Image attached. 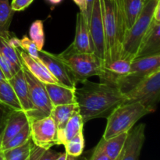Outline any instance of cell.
Masks as SVG:
<instances>
[{
    "label": "cell",
    "mask_w": 160,
    "mask_h": 160,
    "mask_svg": "<svg viewBox=\"0 0 160 160\" xmlns=\"http://www.w3.org/2000/svg\"><path fill=\"white\" fill-rule=\"evenodd\" d=\"M81 88H75V99L84 123L94 119L107 118L120 105L126 102L120 88L109 83L84 80Z\"/></svg>",
    "instance_id": "cell-1"
},
{
    "label": "cell",
    "mask_w": 160,
    "mask_h": 160,
    "mask_svg": "<svg viewBox=\"0 0 160 160\" xmlns=\"http://www.w3.org/2000/svg\"><path fill=\"white\" fill-rule=\"evenodd\" d=\"M126 31L121 6L112 0H104V32L106 44V64L120 59L121 45Z\"/></svg>",
    "instance_id": "cell-2"
},
{
    "label": "cell",
    "mask_w": 160,
    "mask_h": 160,
    "mask_svg": "<svg viewBox=\"0 0 160 160\" xmlns=\"http://www.w3.org/2000/svg\"><path fill=\"white\" fill-rule=\"evenodd\" d=\"M160 0H145L143 9L132 26L123 35L120 58L133 61L135 59L138 48L153 22L155 9Z\"/></svg>",
    "instance_id": "cell-3"
},
{
    "label": "cell",
    "mask_w": 160,
    "mask_h": 160,
    "mask_svg": "<svg viewBox=\"0 0 160 160\" xmlns=\"http://www.w3.org/2000/svg\"><path fill=\"white\" fill-rule=\"evenodd\" d=\"M151 113L137 102H124L117 106L107 117V124L102 135L105 140L127 133L140 119Z\"/></svg>",
    "instance_id": "cell-4"
},
{
    "label": "cell",
    "mask_w": 160,
    "mask_h": 160,
    "mask_svg": "<svg viewBox=\"0 0 160 160\" xmlns=\"http://www.w3.org/2000/svg\"><path fill=\"white\" fill-rule=\"evenodd\" d=\"M58 56L67 65L78 83L90 77H99L102 73V62L94 53L78 52L72 44Z\"/></svg>",
    "instance_id": "cell-5"
},
{
    "label": "cell",
    "mask_w": 160,
    "mask_h": 160,
    "mask_svg": "<svg viewBox=\"0 0 160 160\" xmlns=\"http://www.w3.org/2000/svg\"><path fill=\"white\" fill-rule=\"evenodd\" d=\"M28 88L29 99L32 106V110L25 112L28 123L48 117L51 114L52 105L49 99L45 84L33 76L24 67H22Z\"/></svg>",
    "instance_id": "cell-6"
},
{
    "label": "cell",
    "mask_w": 160,
    "mask_h": 160,
    "mask_svg": "<svg viewBox=\"0 0 160 160\" xmlns=\"http://www.w3.org/2000/svg\"><path fill=\"white\" fill-rule=\"evenodd\" d=\"M124 96L126 102H137L150 112H155L160 97V70L143 78Z\"/></svg>",
    "instance_id": "cell-7"
},
{
    "label": "cell",
    "mask_w": 160,
    "mask_h": 160,
    "mask_svg": "<svg viewBox=\"0 0 160 160\" xmlns=\"http://www.w3.org/2000/svg\"><path fill=\"white\" fill-rule=\"evenodd\" d=\"M158 70H160V54L137 58L131 62L130 74L120 80L117 86L125 94L143 78Z\"/></svg>",
    "instance_id": "cell-8"
},
{
    "label": "cell",
    "mask_w": 160,
    "mask_h": 160,
    "mask_svg": "<svg viewBox=\"0 0 160 160\" xmlns=\"http://www.w3.org/2000/svg\"><path fill=\"white\" fill-rule=\"evenodd\" d=\"M88 29L94 54L102 62L106 59L104 32V0H94L88 20Z\"/></svg>",
    "instance_id": "cell-9"
},
{
    "label": "cell",
    "mask_w": 160,
    "mask_h": 160,
    "mask_svg": "<svg viewBox=\"0 0 160 160\" xmlns=\"http://www.w3.org/2000/svg\"><path fill=\"white\" fill-rule=\"evenodd\" d=\"M31 139L34 145L48 149L58 143V132L51 116L29 123Z\"/></svg>",
    "instance_id": "cell-10"
},
{
    "label": "cell",
    "mask_w": 160,
    "mask_h": 160,
    "mask_svg": "<svg viewBox=\"0 0 160 160\" xmlns=\"http://www.w3.org/2000/svg\"><path fill=\"white\" fill-rule=\"evenodd\" d=\"M38 59L59 84L72 89L76 88L78 82L67 65L58 56V54H53L42 49L38 51Z\"/></svg>",
    "instance_id": "cell-11"
},
{
    "label": "cell",
    "mask_w": 160,
    "mask_h": 160,
    "mask_svg": "<svg viewBox=\"0 0 160 160\" xmlns=\"http://www.w3.org/2000/svg\"><path fill=\"white\" fill-rule=\"evenodd\" d=\"M145 123L134 126L128 131L124 145L117 160H139L145 140Z\"/></svg>",
    "instance_id": "cell-12"
},
{
    "label": "cell",
    "mask_w": 160,
    "mask_h": 160,
    "mask_svg": "<svg viewBox=\"0 0 160 160\" xmlns=\"http://www.w3.org/2000/svg\"><path fill=\"white\" fill-rule=\"evenodd\" d=\"M17 51L21 60L22 66L38 80L44 84H59L40 59H34L20 48H17Z\"/></svg>",
    "instance_id": "cell-13"
},
{
    "label": "cell",
    "mask_w": 160,
    "mask_h": 160,
    "mask_svg": "<svg viewBox=\"0 0 160 160\" xmlns=\"http://www.w3.org/2000/svg\"><path fill=\"white\" fill-rule=\"evenodd\" d=\"M72 45L78 52L94 53L87 17L80 11L77 14L75 38Z\"/></svg>",
    "instance_id": "cell-14"
},
{
    "label": "cell",
    "mask_w": 160,
    "mask_h": 160,
    "mask_svg": "<svg viewBox=\"0 0 160 160\" xmlns=\"http://www.w3.org/2000/svg\"><path fill=\"white\" fill-rule=\"evenodd\" d=\"M160 54V23L153 20L148 32L142 39L136 58Z\"/></svg>",
    "instance_id": "cell-15"
},
{
    "label": "cell",
    "mask_w": 160,
    "mask_h": 160,
    "mask_svg": "<svg viewBox=\"0 0 160 160\" xmlns=\"http://www.w3.org/2000/svg\"><path fill=\"white\" fill-rule=\"evenodd\" d=\"M8 81L12 86L23 111H24V112H31L33 108L29 99L28 84L22 68L18 70L10 79L8 80Z\"/></svg>",
    "instance_id": "cell-16"
},
{
    "label": "cell",
    "mask_w": 160,
    "mask_h": 160,
    "mask_svg": "<svg viewBox=\"0 0 160 160\" xmlns=\"http://www.w3.org/2000/svg\"><path fill=\"white\" fill-rule=\"evenodd\" d=\"M28 123V117L24 111H12L6 121L2 134L0 148L14 137Z\"/></svg>",
    "instance_id": "cell-17"
},
{
    "label": "cell",
    "mask_w": 160,
    "mask_h": 160,
    "mask_svg": "<svg viewBox=\"0 0 160 160\" xmlns=\"http://www.w3.org/2000/svg\"><path fill=\"white\" fill-rule=\"evenodd\" d=\"M45 87L52 106L76 102L75 89L60 84H45Z\"/></svg>",
    "instance_id": "cell-18"
},
{
    "label": "cell",
    "mask_w": 160,
    "mask_h": 160,
    "mask_svg": "<svg viewBox=\"0 0 160 160\" xmlns=\"http://www.w3.org/2000/svg\"><path fill=\"white\" fill-rule=\"evenodd\" d=\"M84 123L78 110L69 119L64 128L58 132V143L64 145L81 131H83Z\"/></svg>",
    "instance_id": "cell-19"
},
{
    "label": "cell",
    "mask_w": 160,
    "mask_h": 160,
    "mask_svg": "<svg viewBox=\"0 0 160 160\" xmlns=\"http://www.w3.org/2000/svg\"><path fill=\"white\" fill-rule=\"evenodd\" d=\"M127 136L128 132L118 134L107 140H105L102 138L98 145L108 157L112 160H117L124 145Z\"/></svg>",
    "instance_id": "cell-20"
},
{
    "label": "cell",
    "mask_w": 160,
    "mask_h": 160,
    "mask_svg": "<svg viewBox=\"0 0 160 160\" xmlns=\"http://www.w3.org/2000/svg\"><path fill=\"white\" fill-rule=\"evenodd\" d=\"M145 0H120L126 31L135 22L143 9Z\"/></svg>",
    "instance_id": "cell-21"
},
{
    "label": "cell",
    "mask_w": 160,
    "mask_h": 160,
    "mask_svg": "<svg viewBox=\"0 0 160 160\" xmlns=\"http://www.w3.org/2000/svg\"><path fill=\"white\" fill-rule=\"evenodd\" d=\"M78 109V107L76 102L53 106L50 116L56 123L57 132H59L64 128L69 119Z\"/></svg>",
    "instance_id": "cell-22"
},
{
    "label": "cell",
    "mask_w": 160,
    "mask_h": 160,
    "mask_svg": "<svg viewBox=\"0 0 160 160\" xmlns=\"http://www.w3.org/2000/svg\"><path fill=\"white\" fill-rule=\"evenodd\" d=\"M0 104L4 105L14 111L23 110L12 86L7 80L0 81Z\"/></svg>",
    "instance_id": "cell-23"
},
{
    "label": "cell",
    "mask_w": 160,
    "mask_h": 160,
    "mask_svg": "<svg viewBox=\"0 0 160 160\" xmlns=\"http://www.w3.org/2000/svg\"><path fill=\"white\" fill-rule=\"evenodd\" d=\"M15 11L12 10L9 0H0V36L9 38V29Z\"/></svg>",
    "instance_id": "cell-24"
},
{
    "label": "cell",
    "mask_w": 160,
    "mask_h": 160,
    "mask_svg": "<svg viewBox=\"0 0 160 160\" xmlns=\"http://www.w3.org/2000/svg\"><path fill=\"white\" fill-rule=\"evenodd\" d=\"M8 38L0 36V53L7 59L8 62L17 73L22 68V62L17 49L12 48L8 42Z\"/></svg>",
    "instance_id": "cell-25"
},
{
    "label": "cell",
    "mask_w": 160,
    "mask_h": 160,
    "mask_svg": "<svg viewBox=\"0 0 160 160\" xmlns=\"http://www.w3.org/2000/svg\"><path fill=\"white\" fill-rule=\"evenodd\" d=\"M33 145L34 144L31 139L29 142L21 146L2 151V155L3 160H27L31 153Z\"/></svg>",
    "instance_id": "cell-26"
},
{
    "label": "cell",
    "mask_w": 160,
    "mask_h": 160,
    "mask_svg": "<svg viewBox=\"0 0 160 160\" xmlns=\"http://www.w3.org/2000/svg\"><path fill=\"white\" fill-rule=\"evenodd\" d=\"M30 140H31V128H30L29 123H28L14 137H12L6 145L2 147L1 152L21 146Z\"/></svg>",
    "instance_id": "cell-27"
},
{
    "label": "cell",
    "mask_w": 160,
    "mask_h": 160,
    "mask_svg": "<svg viewBox=\"0 0 160 160\" xmlns=\"http://www.w3.org/2000/svg\"><path fill=\"white\" fill-rule=\"evenodd\" d=\"M65 152L69 156L73 157H79L84 152V138L83 131H81L78 134L64 145Z\"/></svg>",
    "instance_id": "cell-28"
},
{
    "label": "cell",
    "mask_w": 160,
    "mask_h": 160,
    "mask_svg": "<svg viewBox=\"0 0 160 160\" xmlns=\"http://www.w3.org/2000/svg\"><path fill=\"white\" fill-rule=\"evenodd\" d=\"M31 40L35 44L38 49H43L45 43V33H44L43 21L40 20H35L31 23L29 30Z\"/></svg>",
    "instance_id": "cell-29"
},
{
    "label": "cell",
    "mask_w": 160,
    "mask_h": 160,
    "mask_svg": "<svg viewBox=\"0 0 160 160\" xmlns=\"http://www.w3.org/2000/svg\"><path fill=\"white\" fill-rule=\"evenodd\" d=\"M60 155V152L53 151L51 148L45 149L34 145L27 160H56Z\"/></svg>",
    "instance_id": "cell-30"
},
{
    "label": "cell",
    "mask_w": 160,
    "mask_h": 160,
    "mask_svg": "<svg viewBox=\"0 0 160 160\" xmlns=\"http://www.w3.org/2000/svg\"><path fill=\"white\" fill-rule=\"evenodd\" d=\"M20 48L23 49L25 52L28 53L30 56L35 59H38V51L35 44L26 35L23 36L22 39H20Z\"/></svg>",
    "instance_id": "cell-31"
},
{
    "label": "cell",
    "mask_w": 160,
    "mask_h": 160,
    "mask_svg": "<svg viewBox=\"0 0 160 160\" xmlns=\"http://www.w3.org/2000/svg\"><path fill=\"white\" fill-rule=\"evenodd\" d=\"M12 109L7 106H4L2 104H0V142H1V137L2 131L4 130L5 125H6V121L9 118V115L12 112Z\"/></svg>",
    "instance_id": "cell-32"
},
{
    "label": "cell",
    "mask_w": 160,
    "mask_h": 160,
    "mask_svg": "<svg viewBox=\"0 0 160 160\" xmlns=\"http://www.w3.org/2000/svg\"><path fill=\"white\" fill-rule=\"evenodd\" d=\"M0 68L2 70L3 73H4L5 77H6L7 81L10 79V78L16 73L15 72H14L12 67H11V65L9 64V62L7 61V59H6L1 53H0Z\"/></svg>",
    "instance_id": "cell-33"
},
{
    "label": "cell",
    "mask_w": 160,
    "mask_h": 160,
    "mask_svg": "<svg viewBox=\"0 0 160 160\" xmlns=\"http://www.w3.org/2000/svg\"><path fill=\"white\" fill-rule=\"evenodd\" d=\"M34 0H12L11 2V7L15 12H20L26 9Z\"/></svg>",
    "instance_id": "cell-34"
},
{
    "label": "cell",
    "mask_w": 160,
    "mask_h": 160,
    "mask_svg": "<svg viewBox=\"0 0 160 160\" xmlns=\"http://www.w3.org/2000/svg\"><path fill=\"white\" fill-rule=\"evenodd\" d=\"M89 160H112L110 158L108 157L106 154L102 152V150L100 148V147L97 145L94 149L93 153L91 156Z\"/></svg>",
    "instance_id": "cell-35"
},
{
    "label": "cell",
    "mask_w": 160,
    "mask_h": 160,
    "mask_svg": "<svg viewBox=\"0 0 160 160\" xmlns=\"http://www.w3.org/2000/svg\"><path fill=\"white\" fill-rule=\"evenodd\" d=\"M77 6L79 7L80 12H83L86 15V11H87V5L88 0H73ZM87 17V16H86Z\"/></svg>",
    "instance_id": "cell-36"
},
{
    "label": "cell",
    "mask_w": 160,
    "mask_h": 160,
    "mask_svg": "<svg viewBox=\"0 0 160 160\" xmlns=\"http://www.w3.org/2000/svg\"><path fill=\"white\" fill-rule=\"evenodd\" d=\"M153 20L160 23V2L158 3L156 9H155L154 14H153Z\"/></svg>",
    "instance_id": "cell-37"
},
{
    "label": "cell",
    "mask_w": 160,
    "mask_h": 160,
    "mask_svg": "<svg viewBox=\"0 0 160 160\" xmlns=\"http://www.w3.org/2000/svg\"><path fill=\"white\" fill-rule=\"evenodd\" d=\"M94 0H88V5H87V11H86V16H87L88 23L89 18H90L91 12H92V6H93Z\"/></svg>",
    "instance_id": "cell-38"
},
{
    "label": "cell",
    "mask_w": 160,
    "mask_h": 160,
    "mask_svg": "<svg viewBox=\"0 0 160 160\" xmlns=\"http://www.w3.org/2000/svg\"><path fill=\"white\" fill-rule=\"evenodd\" d=\"M46 2H48L50 3L51 5L56 6V5H58L60 2H62V0H46Z\"/></svg>",
    "instance_id": "cell-39"
},
{
    "label": "cell",
    "mask_w": 160,
    "mask_h": 160,
    "mask_svg": "<svg viewBox=\"0 0 160 160\" xmlns=\"http://www.w3.org/2000/svg\"><path fill=\"white\" fill-rule=\"evenodd\" d=\"M67 153L64 152V153H61L60 156L57 158L56 160H66L67 159Z\"/></svg>",
    "instance_id": "cell-40"
},
{
    "label": "cell",
    "mask_w": 160,
    "mask_h": 160,
    "mask_svg": "<svg viewBox=\"0 0 160 160\" xmlns=\"http://www.w3.org/2000/svg\"><path fill=\"white\" fill-rule=\"evenodd\" d=\"M6 77H5V75H4V73H3L2 70L1 68H0V81H6Z\"/></svg>",
    "instance_id": "cell-41"
},
{
    "label": "cell",
    "mask_w": 160,
    "mask_h": 160,
    "mask_svg": "<svg viewBox=\"0 0 160 160\" xmlns=\"http://www.w3.org/2000/svg\"><path fill=\"white\" fill-rule=\"evenodd\" d=\"M66 160H78V157H73V156H69V155H67V159H66Z\"/></svg>",
    "instance_id": "cell-42"
},
{
    "label": "cell",
    "mask_w": 160,
    "mask_h": 160,
    "mask_svg": "<svg viewBox=\"0 0 160 160\" xmlns=\"http://www.w3.org/2000/svg\"><path fill=\"white\" fill-rule=\"evenodd\" d=\"M113 1V2L115 3L116 5H118V6H121L120 5V0H112Z\"/></svg>",
    "instance_id": "cell-43"
},
{
    "label": "cell",
    "mask_w": 160,
    "mask_h": 160,
    "mask_svg": "<svg viewBox=\"0 0 160 160\" xmlns=\"http://www.w3.org/2000/svg\"><path fill=\"white\" fill-rule=\"evenodd\" d=\"M0 160H3L2 155V152H0Z\"/></svg>",
    "instance_id": "cell-44"
},
{
    "label": "cell",
    "mask_w": 160,
    "mask_h": 160,
    "mask_svg": "<svg viewBox=\"0 0 160 160\" xmlns=\"http://www.w3.org/2000/svg\"><path fill=\"white\" fill-rule=\"evenodd\" d=\"M0 152H1V148H0Z\"/></svg>",
    "instance_id": "cell-45"
}]
</instances>
